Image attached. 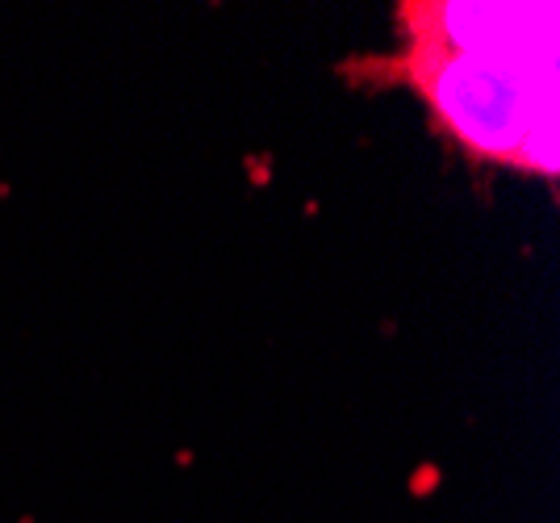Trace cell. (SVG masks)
Listing matches in <instances>:
<instances>
[{"label": "cell", "instance_id": "obj_1", "mask_svg": "<svg viewBox=\"0 0 560 523\" xmlns=\"http://www.w3.org/2000/svg\"><path fill=\"white\" fill-rule=\"evenodd\" d=\"M397 72L456 143L557 176V4H401Z\"/></svg>", "mask_w": 560, "mask_h": 523}]
</instances>
